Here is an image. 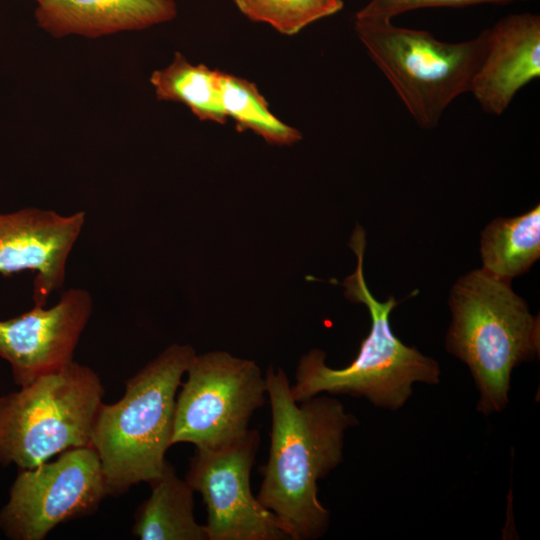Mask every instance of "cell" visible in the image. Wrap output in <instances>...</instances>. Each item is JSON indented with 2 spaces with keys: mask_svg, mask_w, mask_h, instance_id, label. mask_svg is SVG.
Masks as SVG:
<instances>
[{
  "mask_svg": "<svg viewBox=\"0 0 540 540\" xmlns=\"http://www.w3.org/2000/svg\"><path fill=\"white\" fill-rule=\"evenodd\" d=\"M265 378L272 424L257 499L277 517L289 539H317L330 521L318 498V481L343 461L345 432L358 421L333 397L296 402L280 367H268Z\"/></svg>",
  "mask_w": 540,
  "mask_h": 540,
  "instance_id": "obj_1",
  "label": "cell"
},
{
  "mask_svg": "<svg viewBox=\"0 0 540 540\" xmlns=\"http://www.w3.org/2000/svg\"><path fill=\"white\" fill-rule=\"evenodd\" d=\"M196 353L172 344L126 381L125 393L96 413L90 447L96 452L108 495H120L158 478L172 445L176 395Z\"/></svg>",
  "mask_w": 540,
  "mask_h": 540,
  "instance_id": "obj_2",
  "label": "cell"
},
{
  "mask_svg": "<svg viewBox=\"0 0 540 540\" xmlns=\"http://www.w3.org/2000/svg\"><path fill=\"white\" fill-rule=\"evenodd\" d=\"M447 351L464 362L479 391L477 410L500 412L509 402L513 369L540 350V320L510 281L476 269L453 286Z\"/></svg>",
  "mask_w": 540,
  "mask_h": 540,
  "instance_id": "obj_3",
  "label": "cell"
},
{
  "mask_svg": "<svg viewBox=\"0 0 540 540\" xmlns=\"http://www.w3.org/2000/svg\"><path fill=\"white\" fill-rule=\"evenodd\" d=\"M357 257L354 273L343 282L345 297L364 304L371 316L369 334L350 365L333 369L325 364V353L313 349L299 361L291 394L296 402L327 392L364 397L374 406L398 410L412 395L416 382H440L439 364L414 347L405 345L393 333L389 316L398 304L393 296L378 301L370 292L363 274L365 231L357 225L349 243Z\"/></svg>",
  "mask_w": 540,
  "mask_h": 540,
  "instance_id": "obj_4",
  "label": "cell"
},
{
  "mask_svg": "<svg viewBox=\"0 0 540 540\" xmlns=\"http://www.w3.org/2000/svg\"><path fill=\"white\" fill-rule=\"evenodd\" d=\"M354 28L415 123L438 126L449 105L470 91L484 56L487 29L476 37L446 42L432 33L396 26L392 20L355 17Z\"/></svg>",
  "mask_w": 540,
  "mask_h": 540,
  "instance_id": "obj_5",
  "label": "cell"
},
{
  "mask_svg": "<svg viewBox=\"0 0 540 540\" xmlns=\"http://www.w3.org/2000/svg\"><path fill=\"white\" fill-rule=\"evenodd\" d=\"M104 388L74 360L0 396V464L33 468L66 450L90 446Z\"/></svg>",
  "mask_w": 540,
  "mask_h": 540,
  "instance_id": "obj_6",
  "label": "cell"
},
{
  "mask_svg": "<svg viewBox=\"0 0 540 540\" xmlns=\"http://www.w3.org/2000/svg\"><path fill=\"white\" fill-rule=\"evenodd\" d=\"M176 396L172 445L215 449L242 438L266 400V378L257 364L226 351L195 355Z\"/></svg>",
  "mask_w": 540,
  "mask_h": 540,
  "instance_id": "obj_7",
  "label": "cell"
},
{
  "mask_svg": "<svg viewBox=\"0 0 540 540\" xmlns=\"http://www.w3.org/2000/svg\"><path fill=\"white\" fill-rule=\"evenodd\" d=\"M108 491L96 452L72 448L52 462L19 469L0 511L13 540H42L57 525L93 513Z\"/></svg>",
  "mask_w": 540,
  "mask_h": 540,
  "instance_id": "obj_8",
  "label": "cell"
},
{
  "mask_svg": "<svg viewBox=\"0 0 540 540\" xmlns=\"http://www.w3.org/2000/svg\"><path fill=\"white\" fill-rule=\"evenodd\" d=\"M256 429L215 449L196 448L185 480L207 509L208 540L289 539L277 517L252 494L250 474L259 448Z\"/></svg>",
  "mask_w": 540,
  "mask_h": 540,
  "instance_id": "obj_9",
  "label": "cell"
},
{
  "mask_svg": "<svg viewBox=\"0 0 540 540\" xmlns=\"http://www.w3.org/2000/svg\"><path fill=\"white\" fill-rule=\"evenodd\" d=\"M92 312V295L74 287L49 308L34 305L19 316L0 320V357L9 363L14 382L27 385L72 362Z\"/></svg>",
  "mask_w": 540,
  "mask_h": 540,
  "instance_id": "obj_10",
  "label": "cell"
},
{
  "mask_svg": "<svg viewBox=\"0 0 540 540\" xmlns=\"http://www.w3.org/2000/svg\"><path fill=\"white\" fill-rule=\"evenodd\" d=\"M85 221L84 211L62 215L28 207L0 214V274L34 272V305L45 306L65 282L68 258Z\"/></svg>",
  "mask_w": 540,
  "mask_h": 540,
  "instance_id": "obj_11",
  "label": "cell"
},
{
  "mask_svg": "<svg viewBox=\"0 0 540 540\" xmlns=\"http://www.w3.org/2000/svg\"><path fill=\"white\" fill-rule=\"evenodd\" d=\"M486 29L484 56L469 92L483 111L501 115L523 87L540 77V16L510 14Z\"/></svg>",
  "mask_w": 540,
  "mask_h": 540,
  "instance_id": "obj_12",
  "label": "cell"
},
{
  "mask_svg": "<svg viewBox=\"0 0 540 540\" xmlns=\"http://www.w3.org/2000/svg\"><path fill=\"white\" fill-rule=\"evenodd\" d=\"M176 15L174 0H44L35 10L38 26L54 37L142 30Z\"/></svg>",
  "mask_w": 540,
  "mask_h": 540,
  "instance_id": "obj_13",
  "label": "cell"
},
{
  "mask_svg": "<svg viewBox=\"0 0 540 540\" xmlns=\"http://www.w3.org/2000/svg\"><path fill=\"white\" fill-rule=\"evenodd\" d=\"M150 497L139 505L132 533L142 540H208L194 517V490L166 461L162 474L149 482Z\"/></svg>",
  "mask_w": 540,
  "mask_h": 540,
  "instance_id": "obj_14",
  "label": "cell"
},
{
  "mask_svg": "<svg viewBox=\"0 0 540 540\" xmlns=\"http://www.w3.org/2000/svg\"><path fill=\"white\" fill-rule=\"evenodd\" d=\"M482 269L510 281L540 256V207L511 218H497L483 230L480 240Z\"/></svg>",
  "mask_w": 540,
  "mask_h": 540,
  "instance_id": "obj_15",
  "label": "cell"
},
{
  "mask_svg": "<svg viewBox=\"0 0 540 540\" xmlns=\"http://www.w3.org/2000/svg\"><path fill=\"white\" fill-rule=\"evenodd\" d=\"M150 82L158 100L182 103L202 121L227 122L220 70L203 64L194 65L176 52L167 67L151 74Z\"/></svg>",
  "mask_w": 540,
  "mask_h": 540,
  "instance_id": "obj_16",
  "label": "cell"
},
{
  "mask_svg": "<svg viewBox=\"0 0 540 540\" xmlns=\"http://www.w3.org/2000/svg\"><path fill=\"white\" fill-rule=\"evenodd\" d=\"M222 104L227 118L236 123V130H251L272 145H291L301 133L277 118L257 86L238 76L221 71Z\"/></svg>",
  "mask_w": 540,
  "mask_h": 540,
  "instance_id": "obj_17",
  "label": "cell"
},
{
  "mask_svg": "<svg viewBox=\"0 0 540 540\" xmlns=\"http://www.w3.org/2000/svg\"><path fill=\"white\" fill-rule=\"evenodd\" d=\"M248 19L272 26L284 35H295L306 26L338 13L342 0H233Z\"/></svg>",
  "mask_w": 540,
  "mask_h": 540,
  "instance_id": "obj_18",
  "label": "cell"
},
{
  "mask_svg": "<svg viewBox=\"0 0 540 540\" xmlns=\"http://www.w3.org/2000/svg\"><path fill=\"white\" fill-rule=\"evenodd\" d=\"M519 1L530 0H369L355 17L392 20L395 16L422 8H457L482 4H509Z\"/></svg>",
  "mask_w": 540,
  "mask_h": 540,
  "instance_id": "obj_19",
  "label": "cell"
},
{
  "mask_svg": "<svg viewBox=\"0 0 540 540\" xmlns=\"http://www.w3.org/2000/svg\"><path fill=\"white\" fill-rule=\"evenodd\" d=\"M35 1H37V3H41V2H43L44 0H35Z\"/></svg>",
  "mask_w": 540,
  "mask_h": 540,
  "instance_id": "obj_20",
  "label": "cell"
}]
</instances>
